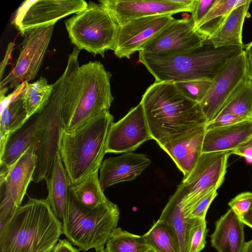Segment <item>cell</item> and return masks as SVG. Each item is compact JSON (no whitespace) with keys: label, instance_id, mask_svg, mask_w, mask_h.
I'll use <instances>...</instances> for the list:
<instances>
[{"label":"cell","instance_id":"bcb514c9","mask_svg":"<svg viewBox=\"0 0 252 252\" xmlns=\"http://www.w3.org/2000/svg\"><path fill=\"white\" fill-rule=\"evenodd\" d=\"M146 252H155L153 250H149L148 251H147Z\"/></svg>","mask_w":252,"mask_h":252},{"label":"cell","instance_id":"d6986e66","mask_svg":"<svg viewBox=\"0 0 252 252\" xmlns=\"http://www.w3.org/2000/svg\"><path fill=\"white\" fill-rule=\"evenodd\" d=\"M151 163L146 155L132 152L105 159L99 169L101 189L104 191L113 185L135 179Z\"/></svg>","mask_w":252,"mask_h":252},{"label":"cell","instance_id":"e575fe53","mask_svg":"<svg viewBox=\"0 0 252 252\" xmlns=\"http://www.w3.org/2000/svg\"><path fill=\"white\" fill-rule=\"evenodd\" d=\"M217 190H213L205 195L184 211L186 219H205L208 209L217 196Z\"/></svg>","mask_w":252,"mask_h":252},{"label":"cell","instance_id":"484cf974","mask_svg":"<svg viewBox=\"0 0 252 252\" xmlns=\"http://www.w3.org/2000/svg\"><path fill=\"white\" fill-rule=\"evenodd\" d=\"M183 190L180 184L163 209L159 219L173 228L178 240L180 252H188L186 244L187 219L181 207Z\"/></svg>","mask_w":252,"mask_h":252},{"label":"cell","instance_id":"5b68a950","mask_svg":"<svg viewBox=\"0 0 252 252\" xmlns=\"http://www.w3.org/2000/svg\"><path fill=\"white\" fill-rule=\"evenodd\" d=\"M113 116L109 111L96 115L77 129L62 133L60 154L70 185L78 184L99 170L106 153Z\"/></svg>","mask_w":252,"mask_h":252},{"label":"cell","instance_id":"f1b7e54d","mask_svg":"<svg viewBox=\"0 0 252 252\" xmlns=\"http://www.w3.org/2000/svg\"><path fill=\"white\" fill-rule=\"evenodd\" d=\"M143 236L155 252H180L173 228L163 220L159 218Z\"/></svg>","mask_w":252,"mask_h":252},{"label":"cell","instance_id":"7a4b0ae2","mask_svg":"<svg viewBox=\"0 0 252 252\" xmlns=\"http://www.w3.org/2000/svg\"><path fill=\"white\" fill-rule=\"evenodd\" d=\"M62 234L46 199L29 197L0 226V252H52Z\"/></svg>","mask_w":252,"mask_h":252},{"label":"cell","instance_id":"4316f807","mask_svg":"<svg viewBox=\"0 0 252 252\" xmlns=\"http://www.w3.org/2000/svg\"><path fill=\"white\" fill-rule=\"evenodd\" d=\"M247 0H216L205 16L194 26V30L208 38L223 23L230 12Z\"/></svg>","mask_w":252,"mask_h":252},{"label":"cell","instance_id":"74e56055","mask_svg":"<svg viewBox=\"0 0 252 252\" xmlns=\"http://www.w3.org/2000/svg\"><path fill=\"white\" fill-rule=\"evenodd\" d=\"M216 0H194L191 12L194 26L207 13Z\"/></svg>","mask_w":252,"mask_h":252},{"label":"cell","instance_id":"d4e9b609","mask_svg":"<svg viewBox=\"0 0 252 252\" xmlns=\"http://www.w3.org/2000/svg\"><path fill=\"white\" fill-rule=\"evenodd\" d=\"M97 170L81 182L70 185L71 195L84 207L94 209L106 202L108 199L101 189Z\"/></svg>","mask_w":252,"mask_h":252},{"label":"cell","instance_id":"7402d4cb","mask_svg":"<svg viewBox=\"0 0 252 252\" xmlns=\"http://www.w3.org/2000/svg\"><path fill=\"white\" fill-rule=\"evenodd\" d=\"M245 224L232 209L216 222L211 235L212 246L218 252H242L245 241Z\"/></svg>","mask_w":252,"mask_h":252},{"label":"cell","instance_id":"e0dca14e","mask_svg":"<svg viewBox=\"0 0 252 252\" xmlns=\"http://www.w3.org/2000/svg\"><path fill=\"white\" fill-rule=\"evenodd\" d=\"M174 19L170 15L152 16L134 19L119 26L115 55L120 59H129Z\"/></svg>","mask_w":252,"mask_h":252},{"label":"cell","instance_id":"8992f818","mask_svg":"<svg viewBox=\"0 0 252 252\" xmlns=\"http://www.w3.org/2000/svg\"><path fill=\"white\" fill-rule=\"evenodd\" d=\"M120 218L118 206L109 199L91 209L78 202L70 194L63 218V232L80 250L104 247Z\"/></svg>","mask_w":252,"mask_h":252},{"label":"cell","instance_id":"83f0119b","mask_svg":"<svg viewBox=\"0 0 252 252\" xmlns=\"http://www.w3.org/2000/svg\"><path fill=\"white\" fill-rule=\"evenodd\" d=\"M53 91V84L41 77L33 83L25 82L21 93L29 118L41 112L48 103Z\"/></svg>","mask_w":252,"mask_h":252},{"label":"cell","instance_id":"7bdbcfd3","mask_svg":"<svg viewBox=\"0 0 252 252\" xmlns=\"http://www.w3.org/2000/svg\"><path fill=\"white\" fill-rule=\"evenodd\" d=\"M240 220L245 224L252 228V202L248 212Z\"/></svg>","mask_w":252,"mask_h":252},{"label":"cell","instance_id":"9c48e42d","mask_svg":"<svg viewBox=\"0 0 252 252\" xmlns=\"http://www.w3.org/2000/svg\"><path fill=\"white\" fill-rule=\"evenodd\" d=\"M230 151L202 153L197 163L180 184L183 189L181 207L184 212L224 181Z\"/></svg>","mask_w":252,"mask_h":252},{"label":"cell","instance_id":"7c38bea8","mask_svg":"<svg viewBox=\"0 0 252 252\" xmlns=\"http://www.w3.org/2000/svg\"><path fill=\"white\" fill-rule=\"evenodd\" d=\"M36 146L30 147L0 178V224L2 225L20 206L36 166Z\"/></svg>","mask_w":252,"mask_h":252},{"label":"cell","instance_id":"ffe728a7","mask_svg":"<svg viewBox=\"0 0 252 252\" xmlns=\"http://www.w3.org/2000/svg\"><path fill=\"white\" fill-rule=\"evenodd\" d=\"M206 125L194 127L159 146L172 159L184 177L189 175L202 154Z\"/></svg>","mask_w":252,"mask_h":252},{"label":"cell","instance_id":"f546056e","mask_svg":"<svg viewBox=\"0 0 252 252\" xmlns=\"http://www.w3.org/2000/svg\"><path fill=\"white\" fill-rule=\"evenodd\" d=\"M225 113L247 120L252 119V80L246 78L230 95L218 115Z\"/></svg>","mask_w":252,"mask_h":252},{"label":"cell","instance_id":"6da1fadb","mask_svg":"<svg viewBox=\"0 0 252 252\" xmlns=\"http://www.w3.org/2000/svg\"><path fill=\"white\" fill-rule=\"evenodd\" d=\"M140 102L153 139L159 146L207 124L199 103L186 97L172 82L155 81Z\"/></svg>","mask_w":252,"mask_h":252},{"label":"cell","instance_id":"ac0fdd59","mask_svg":"<svg viewBox=\"0 0 252 252\" xmlns=\"http://www.w3.org/2000/svg\"><path fill=\"white\" fill-rule=\"evenodd\" d=\"M44 119L42 110L30 117L19 129L6 135L0 134V173L9 167L31 146L39 142Z\"/></svg>","mask_w":252,"mask_h":252},{"label":"cell","instance_id":"2e32d148","mask_svg":"<svg viewBox=\"0 0 252 252\" xmlns=\"http://www.w3.org/2000/svg\"><path fill=\"white\" fill-rule=\"evenodd\" d=\"M119 26L145 17L191 12L192 6L178 3L176 0H105L99 1Z\"/></svg>","mask_w":252,"mask_h":252},{"label":"cell","instance_id":"ee69618b","mask_svg":"<svg viewBox=\"0 0 252 252\" xmlns=\"http://www.w3.org/2000/svg\"><path fill=\"white\" fill-rule=\"evenodd\" d=\"M242 252H252V239L245 242Z\"/></svg>","mask_w":252,"mask_h":252},{"label":"cell","instance_id":"277c9868","mask_svg":"<svg viewBox=\"0 0 252 252\" xmlns=\"http://www.w3.org/2000/svg\"><path fill=\"white\" fill-rule=\"evenodd\" d=\"M111 73L98 61L81 66L70 79L63 103V130L69 132L109 109L113 101Z\"/></svg>","mask_w":252,"mask_h":252},{"label":"cell","instance_id":"30bf717a","mask_svg":"<svg viewBox=\"0 0 252 252\" xmlns=\"http://www.w3.org/2000/svg\"><path fill=\"white\" fill-rule=\"evenodd\" d=\"M54 26L34 28L21 33L23 39L20 54L14 67L0 82V89L7 84L11 88L16 87L35 78L50 41Z\"/></svg>","mask_w":252,"mask_h":252},{"label":"cell","instance_id":"4dcf8cb0","mask_svg":"<svg viewBox=\"0 0 252 252\" xmlns=\"http://www.w3.org/2000/svg\"><path fill=\"white\" fill-rule=\"evenodd\" d=\"M105 252H146L152 250L143 235H138L116 227L106 243Z\"/></svg>","mask_w":252,"mask_h":252},{"label":"cell","instance_id":"ab89813d","mask_svg":"<svg viewBox=\"0 0 252 252\" xmlns=\"http://www.w3.org/2000/svg\"><path fill=\"white\" fill-rule=\"evenodd\" d=\"M243 51L245 57L246 77L252 80V41L244 45Z\"/></svg>","mask_w":252,"mask_h":252},{"label":"cell","instance_id":"8fae6325","mask_svg":"<svg viewBox=\"0 0 252 252\" xmlns=\"http://www.w3.org/2000/svg\"><path fill=\"white\" fill-rule=\"evenodd\" d=\"M194 27L191 16L174 19L145 43L139 51L162 56L191 52L202 46L207 39L196 32Z\"/></svg>","mask_w":252,"mask_h":252},{"label":"cell","instance_id":"cb8c5ba5","mask_svg":"<svg viewBox=\"0 0 252 252\" xmlns=\"http://www.w3.org/2000/svg\"><path fill=\"white\" fill-rule=\"evenodd\" d=\"M251 0L234 7L216 32L208 39L215 48L228 46L244 47L242 29Z\"/></svg>","mask_w":252,"mask_h":252},{"label":"cell","instance_id":"8d00e7d4","mask_svg":"<svg viewBox=\"0 0 252 252\" xmlns=\"http://www.w3.org/2000/svg\"><path fill=\"white\" fill-rule=\"evenodd\" d=\"M246 120H247L232 114L220 113L212 121L206 125L205 128L206 130H208L233 125Z\"/></svg>","mask_w":252,"mask_h":252},{"label":"cell","instance_id":"5bb4252c","mask_svg":"<svg viewBox=\"0 0 252 252\" xmlns=\"http://www.w3.org/2000/svg\"><path fill=\"white\" fill-rule=\"evenodd\" d=\"M246 78L243 50L219 71L205 97L199 103L207 124L217 116L230 95Z\"/></svg>","mask_w":252,"mask_h":252},{"label":"cell","instance_id":"9a60e30c","mask_svg":"<svg viewBox=\"0 0 252 252\" xmlns=\"http://www.w3.org/2000/svg\"><path fill=\"white\" fill-rule=\"evenodd\" d=\"M153 139L141 102L123 118L113 123L109 130L106 153L131 152Z\"/></svg>","mask_w":252,"mask_h":252},{"label":"cell","instance_id":"603a6c76","mask_svg":"<svg viewBox=\"0 0 252 252\" xmlns=\"http://www.w3.org/2000/svg\"><path fill=\"white\" fill-rule=\"evenodd\" d=\"M45 181L48 192L46 200L56 217L62 221L68 203L70 183L60 152L55 158L50 173Z\"/></svg>","mask_w":252,"mask_h":252},{"label":"cell","instance_id":"ba28073f","mask_svg":"<svg viewBox=\"0 0 252 252\" xmlns=\"http://www.w3.org/2000/svg\"><path fill=\"white\" fill-rule=\"evenodd\" d=\"M64 24L71 41L79 50L104 58L105 51L115 50L119 26L99 4L89 2Z\"/></svg>","mask_w":252,"mask_h":252},{"label":"cell","instance_id":"1f68e13d","mask_svg":"<svg viewBox=\"0 0 252 252\" xmlns=\"http://www.w3.org/2000/svg\"><path fill=\"white\" fill-rule=\"evenodd\" d=\"M22 92L0 109V133L5 135L11 133L21 127L29 118L24 106Z\"/></svg>","mask_w":252,"mask_h":252},{"label":"cell","instance_id":"836d02e7","mask_svg":"<svg viewBox=\"0 0 252 252\" xmlns=\"http://www.w3.org/2000/svg\"><path fill=\"white\" fill-rule=\"evenodd\" d=\"M213 83L207 79L174 83L178 89L189 99L200 103L205 97Z\"/></svg>","mask_w":252,"mask_h":252},{"label":"cell","instance_id":"3957f363","mask_svg":"<svg viewBox=\"0 0 252 252\" xmlns=\"http://www.w3.org/2000/svg\"><path fill=\"white\" fill-rule=\"evenodd\" d=\"M244 47L215 48L207 39L202 46L187 53L162 56L139 51V59L156 81H213L219 71Z\"/></svg>","mask_w":252,"mask_h":252},{"label":"cell","instance_id":"60d3db41","mask_svg":"<svg viewBox=\"0 0 252 252\" xmlns=\"http://www.w3.org/2000/svg\"><path fill=\"white\" fill-rule=\"evenodd\" d=\"M79 250L73 247L69 241L62 239L59 240L52 252H80Z\"/></svg>","mask_w":252,"mask_h":252},{"label":"cell","instance_id":"f6af8a7d","mask_svg":"<svg viewBox=\"0 0 252 252\" xmlns=\"http://www.w3.org/2000/svg\"><path fill=\"white\" fill-rule=\"evenodd\" d=\"M95 252H105L104 247L95 249Z\"/></svg>","mask_w":252,"mask_h":252},{"label":"cell","instance_id":"52a82bcc","mask_svg":"<svg viewBox=\"0 0 252 252\" xmlns=\"http://www.w3.org/2000/svg\"><path fill=\"white\" fill-rule=\"evenodd\" d=\"M80 50L74 47L69 55L64 72L53 84L49 101L43 110L44 119L41 137L37 146L36 166L32 177L34 183L49 176L57 154L60 152L63 129V108L68 83L79 66Z\"/></svg>","mask_w":252,"mask_h":252},{"label":"cell","instance_id":"4fadbf2b","mask_svg":"<svg viewBox=\"0 0 252 252\" xmlns=\"http://www.w3.org/2000/svg\"><path fill=\"white\" fill-rule=\"evenodd\" d=\"M87 5L83 0H28L18 9L12 23L22 33L34 28L54 25L60 19L76 14Z\"/></svg>","mask_w":252,"mask_h":252},{"label":"cell","instance_id":"f35d334b","mask_svg":"<svg viewBox=\"0 0 252 252\" xmlns=\"http://www.w3.org/2000/svg\"><path fill=\"white\" fill-rule=\"evenodd\" d=\"M231 154L242 157L248 162L252 163V136L230 151Z\"/></svg>","mask_w":252,"mask_h":252},{"label":"cell","instance_id":"44dd1931","mask_svg":"<svg viewBox=\"0 0 252 252\" xmlns=\"http://www.w3.org/2000/svg\"><path fill=\"white\" fill-rule=\"evenodd\" d=\"M252 136V119L206 130L202 153L231 151Z\"/></svg>","mask_w":252,"mask_h":252},{"label":"cell","instance_id":"d6a6232c","mask_svg":"<svg viewBox=\"0 0 252 252\" xmlns=\"http://www.w3.org/2000/svg\"><path fill=\"white\" fill-rule=\"evenodd\" d=\"M207 231L205 219H187L188 252H200L204 248Z\"/></svg>","mask_w":252,"mask_h":252},{"label":"cell","instance_id":"d590c367","mask_svg":"<svg viewBox=\"0 0 252 252\" xmlns=\"http://www.w3.org/2000/svg\"><path fill=\"white\" fill-rule=\"evenodd\" d=\"M252 202V192L246 191L232 198L228 202V205L239 218L242 219L249 211Z\"/></svg>","mask_w":252,"mask_h":252},{"label":"cell","instance_id":"b9f144b4","mask_svg":"<svg viewBox=\"0 0 252 252\" xmlns=\"http://www.w3.org/2000/svg\"><path fill=\"white\" fill-rule=\"evenodd\" d=\"M15 45L14 42H10L7 46L5 54L3 60L0 63V79L1 81L2 79L3 74L4 73L5 68L8 62L11 57L14 46Z\"/></svg>","mask_w":252,"mask_h":252}]
</instances>
